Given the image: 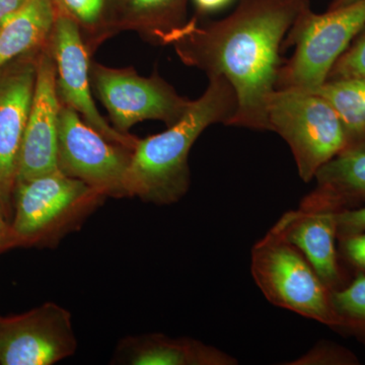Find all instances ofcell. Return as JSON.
<instances>
[{
	"instance_id": "8",
	"label": "cell",
	"mask_w": 365,
	"mask_h": 365,
	"mask_svg": "<svg viewBox=\"0 0 365 365\" xmlns=\"http://www.w3.org/2000/svg\"><path fill=\"white\" fill-rule=\"evenodd\" d=\"M131 150L108 140L71 108L62 105L58 132V169L106 197H127L125 182Z\"/></svg>"
},
{
	"instance_id": "26",
	"label": "cell",
	"mask_w": 365,
	"mask_h": 365,
	"mask_svg": "<svg viewBox=\"0 0 365 365\" xmlns=\"http://www.w3.org/2000/svg\"><path fill=\"white\" fill-rule=\"evenodd\" d=\"M26 0H0V25L19 9Z\"/></svg>"
},
{
	"instance_id": "12",
	"label": "cell",
	"mask_w": 365,
	"mask_h": 365,
	"mask_svg": "<svg viewBox=\"0 0 365 365\" xmlns=\"http://www.w3.org/2000/svg\"><path fill=\"white\" fill-rule=\"evenodd\" d=\"M61 107L57 93L56 66L48 42L38 57L35 91L21 143L16 184L59 170Z\"/></svg>"
},
{
	"instance_id": "22",
	"label": "cell",
	"mask_w": 365,
	"mask_h": 365,
	"mask_svg": "<svg viewBox=\"0 0 365 365\" xmlns=\"http://www.w3.org/2000/svg\"><path fill=\"white\" fill-rule=\"evenodd\" d=\"M353 360L355 359H353L351 354L344 352L341 348L332 345L318 344L304 356L292 362V364H351Z\"/></svg>"
},
{
	"instance_id": "18",
	"label": "cell",
	"mask_w": 365,
	"mask_h": 365,
	"mask_svg": "<svg viewBox=\"0 0 365 365\" xmlns=\"http://www.w3.org/2000/svg\"><path fill=\"white\" fill-rule=\"evenodd\" d=\"M181 0H123L124 14L112 26L118 30L134 29L160 43L163 36L184 25L177 7Z\"/></svg>"
},
{
	"instance_id": "28",
	"label": "cell",
	"mask_w": 365,
	"mask_h": 365,
	"mask_svg": "<svg viewBox=\"0 0 365 365\" xmlns=\"http://www.w3.org/2000/svg\"><path fill=\"white\" fill-rule=\"evenodd\" d=\"M355 0H334L331 9H337V7L347 6Z\"/></svg>"
},
{
	"instance_id": "17",
	"label": "cell",
	"mask_w": 365,
	"mask_h": 365,
	"mask_svg": "<svg viewBox=\"0 0 365 365\" xmlns=\"http://www.w3.org/2000/svg\"><path fill=\"white\" fill-rule=\"evenodd\" d=\"M309 91L325 98L337 113L348 146L365 143V78L328 79Z\"/></svg>"
},
{
	"instance_id": "15",
	"label": "cell",
	"mask_w": 365,
	"mask_h": 365,
	"mask_svg": "<svg viewBox=\"0 0 365 365\" xmlns=\"http://www.w3.org/2000/svg\"><path fill=\"white\" fill-rule=\"evenodd\" d=\"M317 188L302 201L304 207L341 210V205L365 197V143L353 144L317 172Z\"/></svg>"
},
{
	"instance_id": "11",
	"label": "cell",
	"mask_w": 365,
	"mask_h": 365,
	"mask_svg": "<svg viewBox=\"0 0 365 365\" xmlns=\"http://www.w3.org/2000/svg\"><path fill=\"white\" fill-rule=\"evenodd\" d=\"M28 54L0 69V203L11 216L19 158L37 78L38 57Z\"/></svg>"
},
{
	"instance_id": "5",
	"label": "cell",
	"mask_w": 365,
	"mask_h": 365,
	"mask_svg": "<svg viewBox=\"0 0 365 365\" xmlns=\"http://www.w3.org/2000/svg\"><path fill=\"white\" fill-rule=\"evenodd\" d=\"M251 272L256 284L274 306L341 328L331 299L332 290L304 255L272 230L252 249Z\"/></svg>"
},
{
	"instance_id": "20",
	"label": "cell",
	"mask_w": 365,
	"mask_h": 365,
	"mask_svg": "<svg viewBox=\"0 0 365 365\" xmlns=\"http://www.w3.org/2000/svg\"><path fill=\"white\" fill-rule=\"evenodd\" d=\"M341 328H347L365 336V275L359 274L351 284L331 292Z\"/></svg>"
},
{
	"instance_id": "19",
	"label": "cell",
	"mask_w": 365,
	"mask_h": 365,
	"mask_svg": "<svg viewBox=\"0 0 365 365\" xmlns=\"http://www.w3.org/2000/svg\"><path fill=\"white\" fill-rule=\"evenodd\" d=\"M57 13L66 14L81 29L85 42L90 36L91 46L96 47L98 43L107 38L106 35L104 11L106 0H53Z\"/></svg>"
},
{
	"instance_id": "27",
	"label": "cell",
	"mask_w": 365,
	"mask_h": 365,
	"mask_svg": "<svg viewBox=\"0 0 365 365\" xmlns=\"http://www.w3.org/2000/svg\"><path fill=\"white\" fill-rule=\"evenodd\" d=\"M194 1L200 11L210 13L227 6L232 0H194Z\"/></svg>"
},
{
	"instance_id": "2",
	"label": "cell",
	"mask_w": 365,
	"mask_h": 365,
	"mask_svg": "<svg viewBox=\"0 0 365 365\" xmlns=\"http://www.w3.org/2000/svg\"><path fill=\"white\" fill-rule=\"evenodd\" d=\"M202 96L167 131L139 139L127 172V197L170 205L190 187L188 158L192 146L213 124L230 126L237 111L235 90L223 76H211Z\"/></svg>"
},
{
	"instance_id": "23",
	"label": "cell",
	"mask_w": 365,
	"mask_h": 365,
	"mask_svg": "<svg viewBox=\"0 0 365 365\" xmlns=\"http://www.w3.org/2000/svg\"><path fill=\"white\" fill-rule=\"evenodd\" d=\"M338 235H345L359 234L365 232V207L354 210H339L336 213Z\"/></svg>"
},
{
	"instance_id": "6",
	"label": "cell",
	"mask_w": 365,
	"mask_h": 365,
	"mask_svg": "<svg viewBox=\"0 0 365 365\" xmlns=\"http://www.w3.org/2000/svg\"><path fill=\"white\" fill-rule=\"evenodd\" d=\"M268 120L270 131L279 134L289 145L299 177L306 182L348 146L337 113L313 91L275 90L269 100Z\"/></svg>"
},
{
	"instance_id": "25",
	"label": "cell",
	"mask_w": 365,
	"mask_h": 365,
	"mask_svg": "<svg viewBox=\"0 0 365 365\" xmlns=\"http://www.w3.org/2000/svg\"><path fill=\"white\" fill-rule=\"evenodd\" d=\"M6 218L0 203V251L11 247V223L6 222Z\"/></svg>"
},
{
	"instance_id": "14",
	"label": "cell",
	"mask_w": 365,
	"mask_h": 365,
	"mask_svg": "<svg viewBox=\"0 0 365 365\" xmlns=\"http://www.w3.org/2000/svg\"><path fill=\"white\" fill-rule=\"evenodd\" d=\"M112 364L127 365H234L237 359L191 338L163 334L128 336L120 341Z\"/></svg>"
},
{
	"instance_id": "21",
	"label": "cell",
	"mask_w": 365,
	"mask_h": 365,
	"mask_svg": "<svg viewBox=\"0 0 365 365\" xmlns=\"http://www.w3.org/2000/svg\"><path fill=\"white\" fill-rule=\"evenodd\" d=\"M365 78V31L334 64L328 79Z\"/></svg>"
},
{
	"instance_id": "1",
	"label": "cell",
	"mask_w": 365,
	"mask_h": 365,
	"mask_svg": "<svg viewBox=\"0 0 365 365\" xmlns=\"http://www.w3.org/2000/svg\"><path fill=\"white\" fill-rule=\"evenodd\" d=\"M307 0H241L225 20L196 21L170 31L160 43L172 45L181 61L211 76H223L237 96L230 126L270 131L268 104L282 66L279 53Z\"/></svg>"
},
{
	"instance_id": "3",
	"label": "cell",
	"mask_w": 365,
	"mask_h": 365,
	"mask_svg": "<svg viewBox=\"0 0 365 365\" xmlns=\"http://www.w3.org/2000/svg\"><path fill=\"white\" fill-rule=\"evenodd\" d=\"M107 197L60 170L18 182L14 192L11 247H56L79 230Z\"/></svg>"
},
{
	"instance_id": "7",
	"label": "cell",
	"mask_w": 365,
	"mask_h": 365,
	"mask_svg": "<svg viewBox=\"0 0 365 365\" xmlns=\"http://www.w3.org/2000/svg\"><path fill=\"white\" fill-rule=\"evenodd\" d=\"M91 79L114 128L121 133H128L144 120H158L172 126L193 102L181 97L158 74L143 78L132 68H111L93 62Z\"/></svg>"
},
{
	"instance_id": "24",
	"label": "cell",
	"mask_w": 365,
	"mask_h": 365,
	"mask_svg": "<svg viewBox=\"0 0 365 365\" xmlns=\"http://www.w3.org/2000/svg\"><path fill=\"white\" fill-rule=\"evenodd\" d=\"M342 237L343 249L348 260L365 270V232Z\"/></svg>"
},
{
	"instance_id": "4",
	"label": "cell",
	"mask_w": 365,
	"mask_h": 365,
	"mask_svg": "<svg viewBox=\"0 0 365 365\" xmlns=\"http://www.w3.org/2000/svg\"><path fill=\"white\" fill-rule=\"evenodd\" d=\"M364 28L365 0L323 14L304 7L283 44L294 45L295 49L292 58L280 67L276 90L313 91L323 85L334 64Z\"/></svg>"
},
{
	"instance_id": "13",
	"label": "cell",
	"mask_w": 365,
	"mask_h": 365,
	"mask_svg": "<svg viewBox=\"0 0 365 365\" xmlns=\"http://www.w3.org/2000/svg\"><path fill=\"white\" fill-rule=\"evenodd\" d=\"M337 211L300 206L297 210L284 213L271 228L304 255L331 290L338 289L341 282L335 246Z\"/></svg>"
},
{
	"instance_id": "10",
	"label": "cell",
	"mask_w": 365,
	"mask_h": 365,
	"mask_svg": "<svg viewBox=\"0 0 365 365\" xmlns=\"http://www.w3.org/2000/svg\"><path fill=\"white\" fill-rule=\"evenodd\" d=\"M49 46L56 66L57 93L61 104L73 109L108 140L134 150L139 138L116 130L96 107L91 91L90 49L76 21L57 13Z\"/></svg>"
},
{
	"instance_id": "9",
	"label": "cell",
	"mask_w": 365,
	"mask_h": 365,
	"mask_svg": "<svg viewBox=\"0 0 365 365\" xmlns=\"http://www.w3.org/2000/svg\"><path fill=\"white\" fill-rule=\"evenodd\" d=\"M76 348L71 313L54 302L0 317V364L51 365L72 356Z\"/></svg>"
},
{
	"instance_id": "16",
	"label": "cell",
	"mask_w": 365,
	"mask_h": 365,
	"mask_svg": "<svg viewBox=\"0 0 365 365\" xmlns=\"http://www.w3.org/2000/svg\"><path fill=\"white\" fill-rule=\"evenodd\" d=\"M56 16L53 0H26L11 14L0 25V69L42 49L49 42Z\"/></svg>"
}]
</instances>
